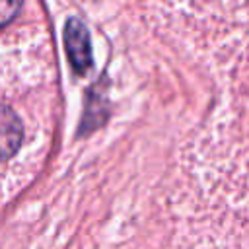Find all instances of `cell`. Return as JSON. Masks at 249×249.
Returning a JSON list of instances; mask_svg holds the SVG:
<instances>
[{"mask_svg": "<svg viewBox=\"0 0 249 249\" xmlns=\"http://www.w3.org/2000/svg\"><path fill=\"white\" fill-rule=\"evenodd\" d=\"M64 45H66V54H68V60H70L74 72L76 74H86L93 64L91 39H89L88 27L78 18H70L66 21V25H64Z\"/></svg>", "mask_w": 249, "mask_h": 249, "instance_id": "1", "label": "cell"}, {"mask_svg": "<svg viewBox=\"0 0 249 249\" xmlns=\"http://www.w3.org/2000/svg\"><path fill=\"white\" fill-rule=\"evenodd\" d=\"M23 142V123L18 113L0 105V161L14 156Z\"/></svg>", "mask_w": 249, "mask_h": 249, "instance_id": "2", "label": "cell"}, {"mask_svg": "<svg viewBox=\"0 0 249 249\" xmlns=\"http://www.w3.org/2000/svg\"><path fill=\"white\" fill-rule=\"evenodd\" d=\"M21 10L19 2H12V0H0V27L6 25L10 19H14V16Z\"/></svg>", "mask_w": 249, "mask_h": 249, "instance_id": "3", "label": "cell"}]
</instances>
